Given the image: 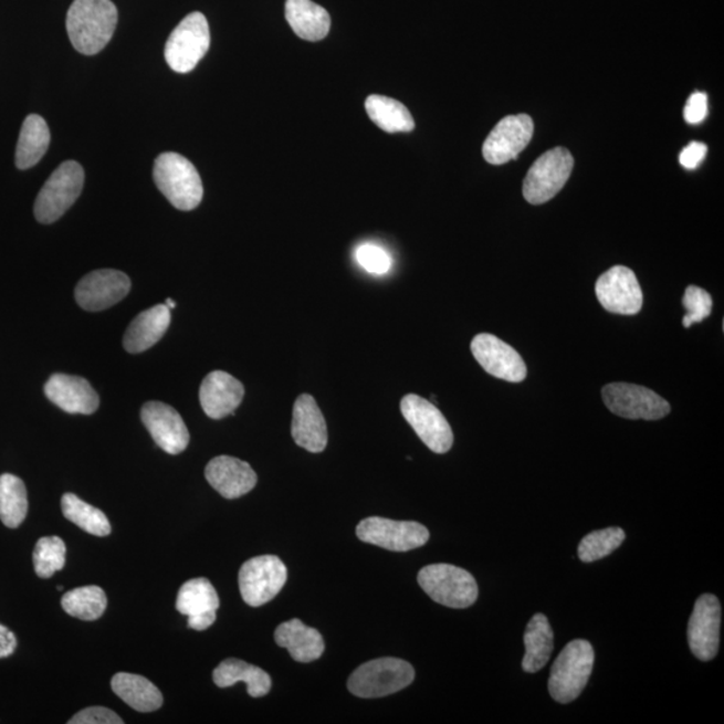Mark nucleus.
Instances as JSON below:
<instances>
[{"label":"nucleus","instance_id":"40","mask_svg":"<svg viewBox=\"0 0 724 724\" xmlns=\"http://www.w3.org/2000/svg\"><path fill=\"white\" fill-rule=\"evenodd\" d=\"M709 98L706 93L695 92L684 108V119L689 124H701L707 117Z\"/></svg>","mask_w":724,"mask_h":724},{"label":"nucleus","instance_id":"14","mask_svg":"<svg viewBox=\"0 0 724 724\" xmlns=\"http://www.w3.org/2000/svg\"><path fill=\"white\" fill-rule=\"evenodd\" d=\"M471 351L475 360L489 375L508 382L526 379L527 368L524 358L512 346L494 335L482 333L472 339Z\"/></svg>","mask_w":724,"mask_h":724},{"label":"nucleus","instance_id":"34","mask_svg":"<svg viewBox=\"0 0 724 724\" xmlns=\"http://www.w3.org/2000/svg\"><path fill=\"white\" fill-rule=\"evenodd\" d=\"M61 606L67 615L84 621L98 620L104 615L108 598L99 587H82L67 591L62 597Z\"/></svg>","mask_w":724,"mask_h":724},{"label":"nucleus","instance_id":"37","mask_svg":"<svg viewBox=\"0 0 724 724\" xmlns=\"http://www.w3.org/2000/svg\"><path fill=\"white\" fill-rule=\"evenodd\" d=\"M683 306L688 311L683 318V326L689 329L692 324L702 323L710 317L711 311H713V298L706 290L691 285L685 288Z\"/></svg>","mask_w":724,"mask_h":724},{"label":"nucleus","instance_id":"29","mask_svg":"<svg viewBox=\"0 0 724 724\" xmlns=\"http://www.w3.org/2000/svg\"><path fill=\"white\" fill-rule=\"evenodd\" d=\"M525 657L522 669L535 673L544 669L554 650V633L549 620L543 613L533 616L525 631Z\"/></svg>","mask_w":724,"mask_h":724},{"label":"nucleus","instance_id":"32","mask_svg":"<svg viewBox=\"0 0 724 724\" xmlns=\"http://www.w3.org/2000/svg\"><path fill=\"white\" fill-rule=\"evenodd\" d=\"M29 512L28 490L21 478L11 474L0 476V521L4 526L17 528Z\"/></svg>","mask_w":724,"mask_h":724},{"label":"nucleus","instance_id":"15","mask_svg":"<svg viewBox=\"0 0 724 724\" xmlns=\"http://www.w3.org/2000/svg\"><path fill=\"white\" fill-rule=\"evenodd\" d=\"M534 134V123L531 116H507L491 130L483 144V157L493 166H502L516 159Z\"/></svg>","mask_w":724,"mask_h":724},{"label":"nucleus","instance_id":"4","mask_svg":"<svg viewBox=\"0 0 724 724\" xmlns=\"http://www.w3.org/2000/svg\"><path fill=\"white\" fill-rule=\"evenodd\" d=\"M418 583L434 602L449 608L474 606L480 594L475 578L468 570L449 564L426 566L419 571Z\"/></svg>","mask_w":724,"mask_h":724},{"label":"nucleus","instance_id":"18","mask_svg":"<svg viewBox=\"0 0 724 724\" xmlns=\"http://www.w3.org/2000/svg\"><path fill=\"white\" fill-rule=\"evenodd\" d=\"M141 420L162 451L179 455L190 444V432L178 411L160 401H149L141 409Z\"/></svg>","mask_w":724,"mask_h":724},{"label":"nucleus","instance_id":"12","mask_svg":"<svg viewBox=\"0 0 724 724\" xmlns=\"http://www.w3.org/2000/svg\"><path fill=\"white\" fill-rule=\"evenodd\" d=\"M400 408L402 417L428 449L437 453H445L452 449L451 426L431 401L420 398L419 395H406Z\"/></svg>","mask_w":724,"mask_h":724},{"label":"nucleus","instance_id":"16","mask_svg":"<svg viewBox=\"0 0 724 724\" xmlns=\"http://www.w3.org/2000/svg\"><path fill=\"white\" fill-rule=\"evenodd\" d=\"M721 602L714 595L697 598L689 622V644L694 657L702 661L713 660L721 643Z\"/></svg>","mask_w":724,"mask_h":724},{"label":"nucleus","instance_id":"38","mask_svg":"<svg viewBox=\"0 0 724 724\" xmlns=\"http://www.w3.org/2000/svg\"><path fill=\"white\" fill-rule=\"evenodd\" d=\"M357 262L370 274H387L390 269V256L387 251L376 244H363L356 251Z\"/></svg>","mask_w":724,"mask_h":724},{"label":"nucleus","instance_id":"11","mask_svg":"<svg viewBox=\"0 0 724 724\" xmlns=\"http://www.w3.org/2000/svg\"><path fill=\"white\" fill-rule=\"evenodd\" d=\"M358 539L390 552H409L424 546L430 539L427 527L411 521H394L370 516L358 524Z\"/></svg>","mask_w":724,"mask_h":724},{"label":"nucleus","instance_id":"7","mask_svg":"<svg viewBox=\"0 0 724 724\" xmlns=\"http://www.w3.org/2000/svg\"><path fill=\"white\" fill-rule=\"evenodd\" d=\"M209 22L201 12H192L175 28L166 43V61L176 73H190L209 52Z\"/></svg>","mask_w":724,"mask_h":724},{"label":"nucleus","instance_id":"35","mask_svg":"<svg viewBox=\"0 0 724 724\" xmlns=\"http://www.w3.org/2000/svg\"><path fill=\"white\" fill-rule=\"evenodd\" d=\"M625 541L626 532L621 527H608L590 533L578 545L579 559L588 564L598 562L619 549Z\"/></svg>","mask_w":724,"mask_h":724},{"label":"nucleus","instance_id":"19","mask_svg":"<svg viewBox=\"0 0 724 724\" xmlns=\"http://www.w3.org/2000/svg\"><path fill=\"white\" fill-rule=\"evenodd\" d=\"M220 607L216 588L207 578H193L179 590L176 609L188 617V627L206 631L217 620Z\"/></svg>","mask_w":724,"mask_h":724},{"label":"nucleus","instance_id":"17","mask_svg":"<svg viewBox=\"0 0 724 724\" xmlns=\"http://www.w3.org/2000/svg\"><path fill=\"white\" fill-rule=\"evenodd\" d=\"M130 280L118 270H96L84 276L75 287V301L86 312H101L127 297Z\"/></svg>","mask_w":724,"mask_h":724},{"label":"nucleus","instance_id":"24","mask_svg":"<svg viewBox=\"0 0 724 724\" xmlns=\"http://www.w3.org/2000/svg\"><path fill=\"white\" fill-rule=\"evenodd\" d=\"M171 324V308L156 305L132 321L124 336V348L129 354H141L153 348L166 335Z\"/></svg>","mask_w":724,"mask_h":724},{"label":"nucleus","instance_id":"10","mask_svg":"<svg viewBox=\"0 0 724 724\" xmlns=\"http://www.w3.org/2000/svg\"><path fill=\"white\" fill-rule=\"evenodd\" d=\"M287 581L286 565L275 556L249 559L239 571V589L245 604L262 607L280 595Z\"/></svg>","mask_w":724,"mask_h":724},{"label":"nucleus","instance_id":"41","mask_svg":"<svg viewBox=\"0 0 724 724\" xmlns=\"http://www.w3.org/2000/svg\"><path fill=\"white\" fill-rule=\"evenodd\" d=\"M707 150L706 144L692 141L682 150L679 161L684 168L695 169L704 157H706Z\"/></svg>","mask_w":724,"mask_h":724},{"label":"nucleus","instance_id":"28","mask_svg":"<svg viewBox=\"0 0 724 724\" xmlns=\"http://www.w3.org/2000/svg\"><path fill=\"white\" fill-rule=\"evenodd\" d=\"M112 690L138 713H153L162 706V694L147 678L118 672L112 678Z\"/></svg>","mask_w":724,"mask_h":724},{"label":"nucleus","instance_id":"44","mask_svg":"<svg viewBox=\"0 0 724 724\" xmlns=\"http://www.w3.org/2000/svg\"><path fill=\"white\" fill-rule=\"evenodd\" d=\"M56 589L62 590V589H64V587H62V585H59V587H56Z\"/></svg>","mask_w":724,"mask_h":724},{"label":"nucleus","instance_id":"30","mask_svg":"<svg viewBox=\"0 0 724 724\" xmlns=\"http://www.w3.org/2000/svg\"><path fill=\"white\" fill-rule=\"evenodd\" d=\"M50 138L48 123L41 116L30 115L24 119L17 145V167L29 169L40 162L48 153Z\"/></svg>","mask_w":724,"mask_h":724},{"label":"nucleus","instance_id":"5","mask_svg":"<svg viewBox=\"0 0 724 724\" xmlns=\"http://www.w3.org/2000/svg\"><path fill=\"white\" fill-rule=\"evenodd\" d=\"M413 679V667L406 660L382 658L358 667L349 678L348 689L358 697H382L405 690Z\"/></svg>","mask_w":724,"mask_h":724},{"label":"nucleus","instance_id":"43","mask_svg":"<svg viewBox=\"0 0 724 724\" xmlns=\"http://www.w3.org/2000/svg\"><path fill=\"white\" fill-rule=\"evenodd\" d=\"M166 306L169 308H174L176 306V302L171 298L166 300Z\"/></svg>","mask_w":724,"mask_h":724},{"label":"nucleus","instance_id":"1","mask_svg":"<svg viewBox=\"0 0 724 724\" xmlns=\"http://www.w3.org/2000/svg\"><path fill=\"white\" fill-rule=\"evenodd\" d=\"M118 11L112 0H74L67 11L66 29L78 53L96 55L115 34Z\"/></svg>","mask_w":724,"mask_h":724},{"label":"nucleus","instance_id":"25","mask_svg":"<svg viewBox=\"0 0 724 724\" xmlns=\"http://www.w3.org/2000/svg\"><path fill=\"white\" fill-rule=\"evenodd\" d=\"M276 644L286 648L298 663H312L323 657L325 643L317 629L306 627L298 619L282 622L274 634Z\"/></svg>","mask_w":724,"mask_h":724},{"label":"nucleus","instance_id":"21","mask_svg":"<svg viewBox=\"0 0 724 724\" xmlns=\"http://www.w3.org/2000/svg\"><path fill=\"white\" fill-rule=\"evenodd\" d=\"M206 480L225 500H237L256 486L258 476L248 462L232 457H218L207 464Z\"/></svg>","mask_w":724,"mask_h":724},{"label":"nucleus","instance_id":"26","mask_svg":"<svg viewBox=\"0 0 724 724\" xmlns=\"http://www.w3.org/2000/svg\"><path fill=\"white\" fill-rule=\"evenodd\" d=\"M286 19L294 33L308 42L323 41L330 31L329 12L312 0H286Z\"/></svg>","mask_w":724,"mask_h":724},{"label":"nucleus","instance_id":"3","mask_svg":"<svg viewBox=\"0 0 724 724\" xmlns=\"http://www.w3.org/2000/svg\"><path fill=\"white\" fill-rule=\"evenodd\" d=\"M595 664V650L587 640H575L558 654L552 667L549 692L554 701L571 703L583 694Z\"/></svg>","mask_w":724,"mask_h":724},{"label":"nucleus","instance_id":"36","mask_svg":"<svg viewBox=\"0 0 724 724\" xmlns=\"http://www.w3.org/2000/svg\"><path fill=\"white\" fill-rule=\"evenodd\" d=\"M34 569L38 577L50 578L55 571L64 569L66 545L60 537H43L34 549Z\"/></svg>","mask_w":724,"mask_h":724},{"label":"nucleus","instance_id":"2","mask_svg":"<svg viewBox=\"0 0 724 724\" xmlns=\"http://www.w3.org/2000/svg\"><path fill=\"white\" fill-rule=\"evenodd\" d=\"M154 180L175 209L192 211L201 203L204 190L198 169L185 156L161 154L155 160Z\"/></svg>","mask_w":724,"mask_h":724},{"label":"nucleus","instance_id":"42","mask_svg":"<svg viewBox=\"0 0 724 724\" xmlns=\"http://www.w3.org/2000/svg\"><path fill=\"white\" fill-rule=\"evenodd\" d=\"M18 641L8 627L0 625V659L9 658L15 652Z\"/></svg>","mask_w":724,"mask_h":724},{"label":"nucleus","instance_id":"22","mask_svg":"<svg viewBox=\"0 0 724 724\" xmlns=\"http://www.w3.org/2000/svg\"><path fill=\"white\" fill-rule=\"evenodd\" d=\"M46 398L67 413L92 415L99 398L92 384L78 376L56 374L45 386Z\"/></svg>","mask_w":724,"mask_h":724},{"label":"nucleus","instance_id":"33","mask_svg":"<svg viewBox=\"0 0 724 724\" xmlns=\"http://www.w3.org/2000/svg\"><path fill=\"white\" fill-rule=\"evenodd\" d=\"M61 507L65 518L82 531L96 535V537H106L111 534L112 526L106 515L101 510L87 505L77 495L67 493L62 496Z\"/></svg>","mask_w":724,"mask_h":724},{"label":"nucleus","instance_id":"13","mask_svg":"<svg viewBox=\"0 0 724 724\" xmlns=\"http://www.w3.org/2000/svg\"><path fill=\"white\" fill-rule=\"evenodd\" d=\"M598 302L606 311L622 316H633L643 306V292L631 269L615 266L604 273L596 283Z\"/></svg>","mask_w":724,"mask_h":724},{"label":"nucleus","instance_id":"8","mask_svg":"<svg viewBox=\"0 0 724 724\" xmlns=\"http://www.w3.org/2000/svg\"><path fill=\"white\" fill-rule=\"evenodd\" d=\"M575 160L568 149L554 148L535 161L524 181V197L528 203H547L569 180Z\"/></svg>","mask_w":724,"mask_h":724},{"label":"nucleus","instance_id":"39","mask_svg":"<svg viewBox=\"0 0 724 724\" xmlns=\"http://www.w3.org/2000/svg\"><path fill=\"white\" fill-rule=\"evenodd\" d=\"M115 711L106 707H87L75 714L69 724H123Z\"/></svg>","mask_w":724,"mask_h":724},{"label":"nucleus","instance_id":"6","mask_svg":"<svg viewBox=\"0 0 724 724\" xmlns=\"http://www.w3.org/2000/svg\"><path fill=\"white\" fill-rule=\"evenodd\" d=\"M84 168L77 161H65L50 176L38 193L34 216L38 222H56L77 201L84 188Z\"/></svg>","mask_w":724,"mask_h":724},{"label":"nucleus","instance_id":"20","mask_svg":"<svg viewBox=\"0 0 724 724\" xmlns=\"http://www.w3.org/2000/svg\"><path fill=\"white\" fill-rule=\"evenodd\" d=\"M244 398V387L234 376L223 370L211 371L201 382L199 399L207 417L216 420L237 411Z\"/></svg>","mask_w":724,"mask_h":724},{"label":"nucleus","instance_id":"27","mask_svg":"<svg viewBox=\"0 0 724 724\" xmlns=\"http://www.w3.org/2000/svg\"><path fill=\"white\" fill-rule=\"evenodd\" d=\"M213 683L220 689L232 688L239 682L248 685L251 697H262L272 690V678L260 667L245 663L243 660L227 659L213 671Z\"/></svg>","mask_w":724,"mask_h":724},{"label":"nucleus","instance_id":"23","mask_svg":"<svg viewBox=\"0 0 724 724\" xmlns=\"http://www.w3.org/2000/svg\"><path fill=\"white\" fill-rule=\"evenodd\" d=\"M292 437L295 444L308 452L319 453L326 449V421L312 395H301L295 400Z\"/></svg>","mask_w":724,"mask_h":724},{"label":"nucleus","instance_id":"31","mask_svg":"<svg viewBox=\"0 0 724 724\" xmlns=\"http://www.w3.org/2000/svg\"><path fill=\"white\" fill-rule=\"evenodd\" d=\"M365 109L371 122L388 134L411 132L415 128L411 113L398 99L374 94L365 101Z\"/></svg>","mask_w":724,"mask_h":724},{"label":"nucleus","instance_id":"9","mask_svg":"<svg viewBox=\"0 0 724 724\" xmlns=\"http://www.w3.org/2000/svg\"><path fill=\"white\" fill-rule=\"evenodd\" d=\"M609 411L629 420H660L671 412L670 402L646 387L612 382L602 388Z\"/></svg>","mask_w":724,"mask_h":724}]
</instances>
